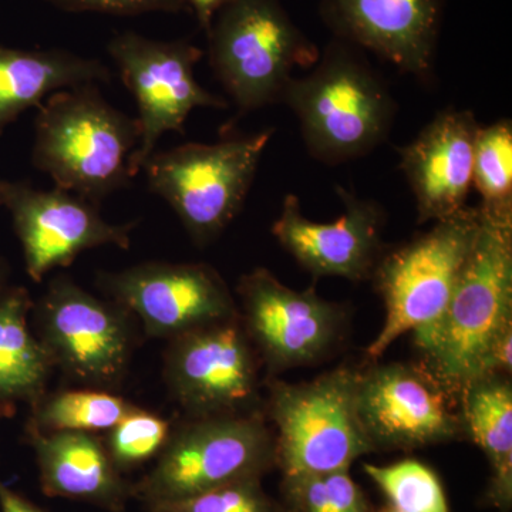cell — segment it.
I'll list each match as a JSON object with an SVG mask.
<instances>
[{
  "label": "cell",
  "instance_id": "obj_1",
  "mask_svg": "<svg viewBox=\"0 0 512 512\" xmlns=\"http://www.w3.org/2000/svg\"><path fill=\"white\" fill-rule=\"evenodd\" d=\"M476 238L443 318L416 346L450 392L484 375L495 340L512 325V211L481 207Z\"/></svg>",
  "mask_w": 512,
  "mask_h": 512
},
{
  "label": "cell",
  "instance_id": "obj_2",
  "mask_svg": "<svg viewBox=\"0 0 512 512\" xmlns=\"http://www.w3.org/2000/svg\"><path fill=\"white\" fill-rule=\"evenodd\" d=\"M362 52L333 39L311 72L292 77L282 96L299 121L306 150L320 163L365 157L392 131L396 101Z\"/></svg>",
  "mask_w": 512,
  "mask_h": 512
},
{
  "label": "cell",
  "instance_id": "obj_3",
  "mask_svg": "<svg viewBox=\"0 0 512 512\" xmlns=\"http://www.w3.org/2000/svg\"><path fill=\"white\" fill-rule=\"evenodd\" d=\"M138 138L137 119L107 103L97 84L60 90L39 107L32 163L56 188L100 207L130 187L128 160Z\"/></svg>",
  "mask_w": 512,
  "mask_h": 512
},
{
  "label": "cell",
  "instance_id": "obj_4",
  "mask_svg": "<svg viewBox=\"0 0 512 512\" xmlns=\"http://www.w3.org/2000/svg\"><path fill=\"white\" fill-rule=\"evenodd\" d=\"M207 37L212 72L239 116L281 103L292 73L320 56L279 0H229Z\"/></svg>",
  "mask_w": 512,
  "mask_h": 512
},
{
  "label": "cell",
  "instance_id": "obj_5",
  "mask_svg": "<svg viewBox=\"0 0 512 512\" xmlns=\"http://www.w3.org/2000/svg\"><path fill=\"white\" fill-rule=\"evenodd\" d=\"M275 128L154 151L141 167L151 192L180 218L197 247H207L238 217Z\"/></svg>",
  "mask_w": 512,
  "mask_h": 512
},
{
  "label": "cell",
  "instance_id": "obj_6",
  "mask_svg": "<svg viewBox=\"0 0 512 512\" xmlns=\"http://www.w3.org/2000/svg\"><path fill=\"white\" fill-rule=\"evenodd\" d=\"M275 467V434L258 412L190 417L171 430L131 494L146 508L249 478L262 480Z\"/></svg>",
  "mask_w": 512,
  "mask_h": 512
},
{
  "label": "cell",
  "instance_id": "obj_7",
  "mask_svg": "<svg viewBox=\"0 0 512 512\" xmlns=\"http://www.w3.org/2000/svg\"><path fill=\"white\" fill-rule=\"evenodd\" d=\"M480 220L467 207L406 244L384 251L372 278L384 303V323L366 355L379 360L406 333L421 338L446 312Z\"/></svg>",
  "mask_w": 512,
  "mask_h": 512
},
{
  "label": "cell",
  "instance_id": "obj_8",
  "mask_svg": "<svg viewBox=\"0 0 512 512\" xmlns=\"http://www.w3.org/2000/svg\"><path fill=\"white\" fill-rule=\"evenodd\" d=\"M357 370L342 366L309 382H269L266 412L284 477L349 471L357 458L375 453L357 416Z\"/></svg>",
  "mask_w": 512,
  "mask_h": 512
},
{
  "label": "cell",
  "instance_id": "obj_9",
  "mask_svg": "<svg viewBox=\"0 0 512 512\" xmlns=\"http://www.w3.org/2000/svg\"><path fill=\"white\" fill-rule=\"evenodd\" d=\"M30 315L55 369L92 389L123 382L134 350L133 316L126 309L59 275Z\"/></svg>",
  "mask_w": 512,
  "mask_h": 512
},
{
  "label": "cell",
  "instance_id": "obj_10",
  "mask_svg": "<svg viewBox=\"0 0 512 512\" xmlns=\"http://www.w3.org/2000/svg\"><path fill=\"white\" fill-rule=\"evenodd\" d=\"M107 52L137 104L140 138L128 160L133 178L165 133L184 134L192 111L228 107L224 97L198 83L195 66L204 52L188 40L165 42L127 30L111 37Z\"/></svg>",
  "mask_w": 512,
  "mask_h": 512
},
{
  "label": "cell",
  "instance_id": "obj_11",
  "mask_svg": "<svg viewBox=\"0 0 512 512\" xmlns=\"http://www.w3.org/2000/svg\"><path fill=\"white\" fill-rule=\"evenodd\" d=\"M239 319L272 376L322 362L345 335L346 309L326 301L316 289L296 291L269 269L239 278Z\"/></svg>",
  "mask_w": 512,
  "mask_h": 512
},
{
  "label": "cell",
  "instance_id": "obj_12",
  "mask_svg": "<svg viewBox=\"0 0 512 512\" xmlns=\"http://www.w3.org/2000/svg\"><path fill=\"white\" fill-rule=\"evenodd\" d=\"M456 397L423 363H373L357 370V416L375 451L460 439L466 431Z\"/></svg>",
  "mask_w": 512,
  "mask_h": 512
},
{
  "label": "cell",
  "instance_id": "obj_13",
  "mask_svg": "<svg viewBox=\"0 0 512 512\" xmlns=\"http://www.w3.org/2000/svg\"><path fill=\"white\" fill-rule=\"evenodd\" d=\"M259 369L239 315L171 339L164 357L168 390L190 417L256 412Z\"/></svg>",
  "mask_w": 512,
  "mask_h": 512
},
{
  "label": "cell",
  "instance_id": "obj_14",
  "mask_svg": "<svg viewBox=\"0 0 512 512\" xmlns=\"http://www.w3.org/2000/svg\"><path fill=\"white\" fill-rule=\"evenodd\" d=\"M99 286L150 338L171 340L239 315L227 282L207 264L144 262L101 274Z\"/></svg>",
  "mask_w": 512,
  "mask_h": 512
},
{
  "label": "cell",
  "instance_id": "obj_15",
  "mask_svg": "<svg viewBox=\"0 0 512 512\" xmlns=\"http://www.w3.org/2000/svg\"><path fill=\"white\" fill-rule=\"evenodd\" d=\"M0 207L9 211L26 272L35 282L72 265L89 249L130 248L136 227V222L111 224L101 217L97 205L72 192L56 187L40 190L26 181L0 180Z\"/></svg>",
  "mask_w": 512,
  "mask_h": 512
},
{
  "label": "cell",
  "instance_id": "obj_16",
  "mask_svg": "<svg viewBox=\"0 0 512 512\" xmlns=\"http://www.w3.org/2000/svg\"><path fill=\"white\" fill-rule=\"evenodd\" d=\"M343 214L333 222L309 220L296 195L286 194L281 212L272 225L278 244L313 278H372L384 249L387 215L383 205L336 185Z\"/></svg>",
  "mask_w": 512,
  "mask_h": 512
},
{
  "label": "cell",
  "instance_id": "obj_17",
  "mask_svg": "<svg viewBox=\"0 0 512 512\" xmlns=\"http://www.w3.org/2000/svg\"><path fill=\"white\" fill-rule=\"evenodd\" d=\"M444 0H322L320 16L335 35L402 73L427 79L434 69Z\"/></svg>",
  "mask_w": 512,
  "mask_h": 512
},
{
  "label": "cell",
  "instance_id": "obj_18",
  "mask_svg": "<svg viewBox=\"0 0 512 512\" xmlns=\"http://www.w3.org/2000/svg\"><path fill=\"white\" fill-rule=\"evenodd\" d=\"M478 128L473 111L450 107L400 148V170L413 192L419 224L447 220L468 207Z\"/></svg>",
  "mask_w": 512,
  "mask_h": 512
},
{
  "label": "cell",
  "instance_id": "obj_19",
  "mask_svg": "<svg viewBox=\"0 0 512 512\" xmlns=\"http://www.w3.org/2000/svg\"><path fill=\"white\" fill-rule=\"evenodd\" d=\"M28 437L46 497L79 501L107 512L126 511L133 500V483L114 466L97 433L28 430Z\"/></svg>",
  "mask_w": 512,
  "mask_h": 512
},
{
  "label": "cell",
  "instance_id": "obj_20",
  "mask_svg": "<svg viewBox=\"0 0 512 512\" xmlns=\"http://www.w3.org/2000/svg\"><path fill=\"white\" fill-rule=\"evenodd\" d=\"M110 80L109 67L99 59L63 49L0 46V136L23 111L39 109L53 93Z\"/></svg>",
  "mask_w": 512,
  "mask_h": 512
},
{
  "label": "cell",
  "instance_id": "obj_21",
  "mask_svg": "<svg viewBox=\"0 0 512 512\" xmlns=\"http://www.w3.org/2000/svg\"><path fill=\"white\" fill-rule=\"evenodd\" d=\"M464 431L490 464L484 503L501 512L512 507V384L508 376L474 380L460 393Z\"/></svg>",
  "mask_w": 512,
  "mask_h": 512
},
{
  "label": "cell",
  "instance_id": "obj_22",
  "mask_svg": "<svg viewBox=\"0 0 512 512\" xmlns=\"http://www.w3.org/2000/svg\"><path fill=\"white\" fill-rule=\"evenodd\" d=\"M32 298L23 286L0 293V403L15 412L46 393L55 365L29 325Z\"/></svg>",
  "mask_w": 512,
  "mask_h": 512
},
{
  "label": "cell",
  "instance_id": "obj_23",
  "mask_svg": "<svg viewBox=\"0 0 512 512\" xmlns=\"http://www.w3.org/2000/svg\"><path fill=\"white\" fill-rule=\"evenodd\" d=\"M30 407L28 430L37 433L109 431L138 409L136 404L119 394L92 387L46 392Z\"/></svg>",
  "mask_w": 512,
  "mask_h": 512
},
{
  "label": "cell",
  "instance_id": "obj_24",
  "mask_svg": "<svg viewBox=\"0 0 512 512\" xmlns=\"http://www.w3.org/2000/svg\"><path fill=\"white\" fill-rule=\"evenodd\" d=\"M363 470L397 510L450 512L439 476L419 460L407 458L386 466L366 463Z\"/></svg>",
  "mask_w": 512,
  "mask_h": 512
},
{
  "label": "cell",
  "instance_id": "obj_25",
  "mask_svg": "<svg viewBox=\"0 0 512 512\" xmlns=\"http://www.w3.org/2000/svg\"><path fill=\"white\" fill-rule=\"evenodd\" d=\"M473 187L481 207L512 211V123L498 120L478 128L474 147Z\"/></svg>",
  "mask_w": 512,
  "mask_h": 512
},
{
  "label": "cell",
  "instance_id": "obj_26",
  "mask_svg": "<svg viewBox=\"0 0 512 512\" xmlns=\"http://www.w3.org/2000/svg\"><path fill=\"white\" fill-rule=\"evenodd\" d=\"M281 487L286 512H372L349 471L284 477Z\"/></svg>",
  "mask_w": 512,
  "mask_h": 512
},
{
  "label": "cell",
  "instance_id": "obj_27",
  "mask_svg": "<svg viewBox=\"0 0 512 512\" xmlns=\"http://www.w3.org/2000/svg\"><path fill=\"white\" fill-rule=\"evenodd\" d=\"M170 434L167 420L138 407L107 431L103 440L114 466L126 476L130 471L156 460Z\"/></svg>",
  "mask_w": 512,
  "mask_h": 512
},
{
  "label": "cell",
  "instance_id": "obj_28",
  "mask_svg": "<svg viewBox=\"0 0 512 512\" xmlns=\"http://www.w3.org/2000/svg\"><path fill=\"white\" fill-rule=\"evenodd\" d=\"M147 512H286L262 487L261 478L237 481L184 500L146 507Z\"/></svg>",
  "mask_w": 512,
  "mask_h": 512
},
{
  "label": "cell",
  "instance_id": "obj_29",
  "mask_svg": "<svg viewBox=\"0 0 512 512\" xmlns=\"http://www.w3.org/2000/svg\"><path fill=\"white\" fill-rule=\"evenodd\" d=\"M69 13H101L111 16H138L144 13L187 12L183 0H46Z\"/></svg>",
  "mask_w": 512,
  "mask_h": 512
},
{
  "label": "cell",
  "instance_id": "obj_30",
  "mask_svg": "<svg viewBox=\"0 0 512 512\" xmlns=\"http://www.w3.org/2000/svg\"><path fill=\"white\" fill-rule=\"evenodd\" d=\"M187 12L194 15L200 28L205 33L210 29L212 20L217 13L229 2V0H183Z\"/></svg>",
  "mask_w": 512,
  "mask_h": 512
},
{
  "label": "cell",
  "instance_id": "obj_31",
  "mask_svg": "<svg viewBox=\"0 0 512 512\" xmlns=\"http://www.w3.org/2000/svg\"><path fill=\"white\" fill-rule=\"evenodd\" d=\"M0 512H47L0 480Z\"/></svg>",
  "mask_w": 512,
  "mask_h": 512
},
{
  "label": "cell",
  "instance_id": "obj_32",
  "mask_svg": "<svg viewBox=\"0 0 512 512\" xmlns=\"http://www.w3.org/2000/svg\"><path fill=\"white\" fill-rule=\"evenodd\" d=\"M10 269L8 262L5 259L0 258V293L8 288L9 284Z\"/></svg>",
  "mask_w": 512,
  "mask_h": 512
},
{
  "label": "cell",
  "instance_id": "obj_33",
  "mask_svg": "<svg viewBox=\"0 0 512 512\" xmlns=\"http://www.w3.org/2000/svg\"><path fill=\"white\" fill-rule=\"evenodd\" d=\"M13 413H15L13 410H10L9 407L3 406V404L0 403V420H2L3 417L12 416Z\"/></svg>",
  "mask_w": 512,
  "mask_h": 512
},
{
  "label": "cell",
  "instance_id": "obj_34",
  "mask_svg": "<svg viewBox=\"0 0 512 512\" xmlns=\"http://www.w3.org/2000/svg\"><path fill=\"white\" fill-rule=\"evenodd\" d=\"M377 512H404L397 510V508L392 507V505L387 504L386 507H383L382 510H379Z\"/></svg>",
  "mask_w": 512,
  "mask_h": 512
}]
</instances>
